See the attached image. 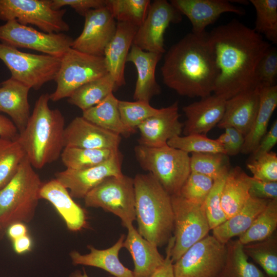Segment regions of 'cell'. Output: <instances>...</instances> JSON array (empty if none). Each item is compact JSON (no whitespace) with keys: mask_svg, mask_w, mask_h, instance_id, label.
<instances>
[{"mask_svg":"<svg viewBox=\"0 0 277 277\" xmlns=\"http://www.w3.org/2000/svg\"><path fill=\"white\" fill-rule=\"evenodd\" d=\"M123 155L119 151L108 160L81 170H66L57 172L55 179L68 189L72 197L84 199L107 177L123 174Z\"/></svg>","mask_w":277,"mask_h":277,"instance_id":"cell-16","label":"cell"},{"mask_svg":"<svg viewBox=\"0 0 277 277\" xmlns=\"http://www.w3.org/2000/svg\"><path fill=\"white\" fill-rule=\"evenodd\" d=\"M170 3L185 15L192 25V32L201 34L206 28L213 24L224 13L239 15L245 13V9L234 6L227 0H171Z\"/></svg>","mask_w":277,"mask_h":277,"instance_id":"cell-18","label":"cell"},{"mask_svg":"<svg viewBox=\"0 0 277 277\" xmlns=\"http://www.w3.org/2000/svg\"><path fill=\"white\" fill-rule=\"evenodd\" d=\"M30 89L11 77L0 84V112L10 117L18 133L24 130L31 115L28 102Z\"/></svg>","mask_w":277,"mask_h":277,"instance_id":"cell-26","label":"cell"},{"mask_svg":"<svg viewBox=\"0 0 277 277\" xmlns=\"http://www.w3.org/2000/svg\"><path fill=\"white\" fill-rule=\"evenodd\" d=\"M8 237L12 240L27 234L28 230L22 222H16L9 225L6 230Z\"/></svg>","mask_w":277,"mask_h":277,"instance_id":"cell-53","label":"cell"},{"mask_svg":"<svg viewBox=\"0 0 277 277\" xmlns=\"http://www.w3.org/2000/svg\"><path fill=\"white\" fill-rule=\"evenodd\" d=\"M256 12L254 30L273 44L277 43V1L250 0Z\"/></svg>","mask_w":277,"mask_h":277,"instance_id":"cell-40","label":"cell"},{"mask_svg":"<svg viewBox=\"0 0 277 277\" xmlns=\"http://www.w3.org/2000/svg\"><path fill=\"white\" fill-rule=\"evenodd\" d=\"M118 108L124 125L135 131L143 122L160 111V109L151 106L149 102L145 101L118 100Z\"/></svg>","mask_w":277,"mask_h":277,"instance_id":"cell-42","label":"cell"},{"mask_svg":"<svg viewBox=\"0 0 277 277\" xmlns=\"http://www.w3.org/2000/svg\"><path fill=\"white\" fill-rule=\"evenodd\" d=\"M226 176L214 181L212 188L203 204L211 230L227 220L221 206V193Z\"/></svg>","mask_w":277,"mask_h":277,"instance_id":"cell-44","label":"cell"},{"mask_svg":"<svg viewBox=\"0 0 277 277\" xmlns=\"http://www.w3.org/2000/svg\"><path fill=\"white\" fill-rule=\"evenodd\" d=\"M191 172L200 173L214 181L226 176L230 169L229 156L222 153H192Z\"/></svg>","mask_w":277,"mask_h":277,"instance_id":"cell-38","label":"cell"},{"mask_svg":"<svg viewBox=\"0 0 277 277\" xmlns=\"http://www.w3.org/2000/svg\"><path fill=\"white\" fill-rule=\"evenodd\" d=\"M118 103V100L111 93L99 104L83 111L82 116L107 131L129 137L136 131L128 128L122 122Z\"/></svg>","mask_w":277,"mask_h":277,"instance_id":"cell-31","label":"cell"},{"mask_svg":"<svg viewBox=\"0 0 277 277\" xmlns=\"http://www.w3.org/2000/svg\"><path fill=\"white\" fill-rule=\"evenodd\" d=\"M163 54L146 51L132 44L126 62L135 66L137 80L133 94L135 101L149 102L161 93V87L155 78V69Z\"/></svg>","mask_w":277,"mask_h":277,"instance_id":"cell-22","label":"cell"},{"mask_svg":"<svg viewBox=\"0 0 277 277\" xmlns=\"http://www.w3.org/2000/svg\"><path fill=\"white\" fill-rule=\"evenodd\" d=\"M26 157L17 137L10 139L0 136V189L11 180Z\"/></svg>","mask_w":277,"mask_h":277,"instance_id":"cell-35","label":"cell"},{"mask_svg":"<svg viewBox=\"0 0 277 277\" xmlns=\"http://www.w3.org/2000/svg\"><path fill=\"white\" fill-rule=\"evenodd\" d=\"M249 194L260 199L277 200V182L264 181L251 177Z\"/></svg>","mask_w":277,"mask_h":277,"instance_id":"cell-48","label":"cell"},{"mask_svg":"<svg viewBox=\"0 0 277 277\" xmlns=\"http://www.w3.org/2000/svg\"><path fill=\"white\" fill-rule=\"evenodd\" d=\"M247 168L254 179L267 181L277 182V155L270 151L254 159H248Z\"/></svg>","mask_w":277,"mask_h":277,"instance_id":"cell-46","label":"cell"},{"mask_svg":"<svg viewBox=\"0 0 277 277\" xmlns=\"http://www.w3.org/2000/svg\"><path fill=\"white\" fill-rule=\"evenodd\" d=\"M128 234L123 247L129 252L134 263V277H149L164 263L157 247L144 239L133 224L127 227Z\"/></svg>","mask_w":277,"mask_h":277,"instance_id":"cell-25","label":"cell"},{"mask_svg":"<svg viewBox=\"0 0 277 277\" xmlns=\"http://www.w3.org/2000/svg\"><path fill=\"white\" fill-rule=\"evenodd\" d=\"M174 242L173 236L168 242L166 254L163 264L149 277H174L173 262L171 258V251Z\"/></svg>","mask_w":277,"mask_h":277,"instance_id":"cell-50","label":"cell"},{"mask_svg":"<svg viewBox=\"0 0 277 277\" xmlns=\"http://www.w3.org/2000/svg\"><path fill=\"white\" fill-rule=\"evenodd\" d=\"M43 184L26 156L13 177L0 189V226L5 232L13 223L32 220Z\"/></svg>","mask_w":277,"mask_h":277,"instance_id":"cell-5","label":"cell"},{"mask_svg":"<svg viewBox=\"0 0 277 277\" xmlns=\"http://www.w3.org/2000/svg\"><path fill=\"white\" fill-rule=\"evenodd\" d=\"M248 257L263 269L267 277H277V236L275 233L260 241L243 245Z\"/></svg>","mask_w":277,"mask_h":277,"instance_id":"cell-37","label":"cell"},{"mask_svg":"<svg viewBox=\"0 0 277 277\" xmlns=\"http://www.w3.org/2000/svg\"><path fill=\"white\" fill-rule=\"evenodd\" d=\"M180 116L177 101L160 109L157 114L145 120L137 127L140 133L138 144L147 147H161L167 145L172 137L180 136L184 125L180 121Z\"/></svg>","mask_w":277,"mask_h":277,"instance_id":"cell-17","label":"cell"},{"mask_svg":"<svg viewBox=\"0 0 277 277\" xmlns=\"http://www.w3.org/2000/svg\"><path fill=\"white\" fill-rule=\"evenodd\" d=\"M117 88L108 73L80 87L68 97V102L83 111L101 103Z\"/></svg>","mask_w":277,"mask_h":277,"instance_id":"cell-32","label":"cell"},{"mask_svg":"<svg viewBox=\"0 0 277 277\" xmlns=\"http://www.w3.org/2000/svg\"><path fill=\"white\" fill-rule=\"evenodd\" d=\"M134 154L141 168L151 173L169 194H180L191 173L188 153L167 144L157 147L138 144Z\"/></svg>","mask_w":277,"mask_h":277,"instance_id":"cell-6","label":"cell"},{"mask_svg":"<svg viewBox=\"0 0 277 277\" xmlns=\"http://www.w3.org/2000/svg\"><path fill=\"white\" fill-rule=\"evenodd\" d=\"M277 142V121H274L270 130L266 132L261 139L259 145L250 153L249 159H254L259 156L271 151Z\"/></svg>","mask_w":277,"mask_h":277,"instance_id":"cell-49","label":"cell"},{"mask_svg":"<svg viewBox=\"0 0 277 277\" xmlns=\"http://www.w3.org/2000/svg\"><path fill=\"white\" fill-rule=\"evenodd\" d=\"M121 138V136L96 125L83 116H77L65 127L64 147L117 150Z\"/></svg>","mask_w":277,"mask_h":277,"instance_id":"cell-19","label":"cell"},{"mask_svg":"<svg viewBox=\"0 0 277 277\" xmlns=\"http://www.w3.org/2000/svg\"><path fill=\"white\" fill-rule=\"evenodd\" d=\"M270 200L251 197L235 214L212 229V235L226 244L234 236H239L251 226Z\"/></svg>","mask_w":277,"mask_h":277,"instance_id":"cell-29","label":"cell"},{"mask_svg":"<svg viewBox=\"0 0 277 277\" xmlns=\"http://www.w3.org/2000/svg\"><path fill=\"white\" fill-rule=\"evenodd\" d=\"M18 134V130L11 120L0 114V136L15 139Z\"/></svg>","mask_w":277,"mask_h":277,"instance_id":"cell-52","label":"cell"},{"mask_svg":"<svg viewBox=\"0 0 277 277\" xmlns=\"http://www.w3.org/2000/svg\"><path fill=\"white\" fill-rule=\"evenodd\" d=\"M50 94L36 100L24 130L17 138L34 168L41 169L61 157L64 148L65 118L58 109L49 106Z\"/></svg>","mask_w":277,"mask_h":277,"instance_id":"cell-3","label":"cell"},{"mask_svg":"<svg viewBox=\"0 0 277 277\" xmlns=\"http://www.w3.org/2000/svg\"><path fill=\"white\" fill-rule=\"evenodd\" d=\"M125 238V235L122 234L112 246L105 249H97L88 246L90 252L88 254H81L76 251H72L70 253L72 263L99 268L115 277H134L132 270L125 267L118 258Z\"/></svg>","mask_w":277,"mask_h":277,"instance_id":"cell-27","label":"cell"},{"mask_svg":"<svg viewBox=\"0 0 277 277\" xmlns=\"http://www.w3.org/2000/svg\"><path fill=\"white\" fill-rule=\"evenodd\" d=\"M277 76V50L271 46L260 61L255 73L256 88L271 87L275 84Z\"/></svg>","mask_w":277,"mask_h":277,"instance_id":"cell-45","label":"cell"},{"mask_svg":"<svg viewBox=\"0 0 277 277\" xmlns=\"http://www.w3.org/2000/svg\"><path fill=\"white\" fill-rule=\"evenodd\" d=\"M226 255V244L208 234L173 263L174 277H217Z\"/></svg>","mask_w":277,"mask_h":277,"instance_id":"cell-13","label":"cell"},{"mask_svg":"<svg viewBox=\"0 0 277 277\" xmlns=\"http://www.w3.org/2000/svg\"><path fill=\"white\" fill-rule=\"evenodd\" d=\"M276 227L277 200H270L238 240L243 245L263 240L273 234Z\"/></svg>","mask_w":277,"mask_h":277,"instance_id":"cell-36","label":"cell"},{"mask_svg":"<svg viewBox=\"0 0 277 277\" xmlns=\"http://www.w3.org/2000/svg\"><path fill=\"white\" fill-rule=\"evenodd\" d=\"M215 140L223 146L226 154V151L228 149L230 143V138L229 135L228 134V133L225 132Z\"/></svg>","mask_w":277,"mask_h":277,"instance_id":"cell-55","label":"cell"},{"mask_svg":"<svg viewBox=\"0 0 277 277\" xmlns=\"http://www.w3.org/2000/svg\"><path fill=\"white\" fill-rule=\"evenodd\" d=\"M181 13L166 0L151 2L147 15L138 28L133 44L143 50L163 54L164 34L171 23H180Z\"/></svg>","mask_w":277,"mask_h":277,"instance_id":"cell-14","label":"cell"},{"mask_svg":"<svg viewBox=\"0 0 277 277\" xmlns=\"http://www.w3.org/2000/svg\"><path fill=\"white\" fill-rule=\"evenodd\" d=\"M213 184L214 181L210 177L191 172L181 189L180 195L189 202L202 205Z\"/></svg>","mask_w":277,"mask_h":277,"instance_id":"cell-43","label":"cell"},{"mask_svg":"<svg viewBox=\"0 0 277 277\" xmlns=\"http://www.w3.org/2000/svg\"><path fill=\"white\" fill-rule=\"evenodd\" d=\"M133 181L137 230L144 239L162 247L173 231L171 195L150 173L137 174Z\"/></svg>","mask_w":277,"mask_h":277,"instance_id":"cell-4","label":"cell"},{"mask_svg":"<svg viewBox=\"0 0 277 277\" xmlns=\"http://www.w3.org/2000/svg\"><path fill=\"white\" fill-rule=\"evenodd\" d=\"M260 104V90L256 88L243 91L226 101L224 115L217 126L233 127L245 136L256 116Z\"/></svg>","mask_w":277,"mask_h":277,"instance_id":"cell-21","label":"cell"},{"mask_svg":"<svg viewBox=\"0 0 277 277\" xmlns=\"http://www.w3.org/2000/svg\"><path fill=\"white\" fill-rule=\"evenodd\" d=\"M208 37L219 70L214 94L227 100L256 88V68L271 45L236 19L214 28Z\"/></svg>","mask_w":277,"mask_h":277,"instance_id":"cell-1","label":"cell"},{"mask_svg":"<svg viewBox=\"0 0 277 277\" xmlns=\"http://www.w3.org/2000/svg\"><path fill=\"white\" fill-rule=\"evenodd\" d=\"M69 277H89L86 272L85 269H83V272L82 273L80 270H77L72 272L69 276ZM109 277H115L114 276H110Z\"/></svg>","mask_w":277,"mask_h":277,"instance_id":"cell-56","label":"cell"},{"mask_svg":"<svg viewBox=\"0 0 277 277\" xmlns=\"http://www.w3.org/2000/svg\"><path fill=\"white\" fill-rule=\"evenodd\" d=\"M51 6L54 10L68 6L83 16L89 11L106 6L105 0H51Z\"/></svg>","mask_w":277,"mask_h":277,"instance_id":"cell-47","label":"cell"},{"mask_svg":"<svg viewBox=\"0 0 277 277\" xmlns=\"http://www.w3.org/2000/svg\"><path fill=\"white\" fill-rule=\"evenodd\" d=\"M107 73L104 56L89 55L70 48L61 57L54 80L56 88L50 94V100L57 102L68 98L82 86Z\"/></svg>","mask_w":277,"mask_h":277,"instance_id":"cell-7","label":"cell"},{"mask_svg":"<svg viewBox=\"0 0 277 277\" xmlns=\"http://www.w3.org/2000/svg\"><path fill=\"white\" fill-rule=\"evenodd\" d=\"M174 242L171 251L173 263L211 230L203 205L189 202L180 194L171 195Z\"/></svg>","mask_w":277,"mask_h":277,"instance_id":"cell-10","label":"cell"},{"mask_svg":"<svg viewBox=\"0 0 277 277\" xmlns=\"http://www.w3.org/2000/svg\"><path fill=\"white\" fill-rule=\"evenodd\" d=\"M39 199L48 201L54 207L70 231H78L87 227L85 210L74 201L68 189L56 179L43 184Z\"/></svg>","mask_w":277,"mask_h":277,"instance_id":"cell-24","label":"cell"},{"mask_svg":"<svg viewBox=\"0 0 277 277\" xmlns=\"http://www.w3.org/2000/svg\"><path fill=\"white\" fill-rule=\"evenodd\" d=\"M167 144L188 154L190 152L226 154L223 146L216 140L209 138L206 135L194 134L184 136H176L169 140Z\"/></svg>","mask_w":277,"mask_h":277,"instance_id":"cell-41","label":"cell"},{"mask_svg":"<svg viewBox=\"0 0 277 277\" xmlns=\"http://www.w3.org/2000/svg\"><path fill=\"white\" fill-rule=\"evenodd\" d=\"M5 233V231L0 226V239L3 238Z\"/></svg>","mask_w":277,"mask_h":277,"instance_id":"cell-58","label":"cell"},{"mask_svg":"<svg viewBox=\"0 0 277 277\" xmlns=\"http://www.w3.org/2000/svg\"><path fill=\"white\" fill-rule=\"evenodd\" d=\"M119 151V149H94L66 147L62 151L61 158L67 169L81 170L102 164Z\"/></svg>","mask_w":277,"mask_h":277,"instance_id":"cell-34","label":"cell"},{"mask_svg":"<svg viewBox=\"0 0 277 277\" xmlns=\"http://www.w3.org/2000/svg\"><path fill=\"white\" fill-rule=\"evenodd\" d=\"M61 59L47 54L24 52L0 43V60L10 71L11 77L34 90H38L54 80Z\"/></svg>","mask_w":277,"mask_h":277,"instance_id":"cell-8","label":"cell"},{"mask_svg":"<svg viewBox=\"0 0 277 277\" xmlns=\"http://www.w3.org/2000/svg\"><path fill=\"white\" fill-rule=\"evenodd\" d=\"M138 28L130 23L118 22L115 33L105 50L104 57L108 73L118 88L126 84L125 64Z\"/></svg>","mask_w":277,"mask_h":277,"instance_id":"cell-23","label":"cell"},{"mask_svg":"<svg viewBox=\"0 0 277 277\" xmlns=\"http://www.w3.org/2000/svg\"><path fill=\"white\" fill-rule=\"evenodd\" d=\"M226 132L229 135L230 143L226 154L228 156H233L241 152L245 140V136L242 133L233 127L225 128Z\"/></svg>","mask_w":277,"mask_h":277,"instance_id":"cell-51","label":"cell"},{"mask_svg":"<svg viewBox=\"0 0 277 277\" xmlns=\"http://www.w3.org/2000/svg\"><path fill=\"white\" fill-rule=\"evenodd\" d=\"M251 179L240 166L229 170L221 193V206L227 219L238 213L250 197Z\"/></svg>","mask_w":277,"mask_h":277,"instance_id":"cell-28","label":"cell"},{"mask_svg":"<svg viewBox=\"0 0 277 277\" xmlns=\"http://www.w3.org/2000/svg\"><path fill=\"white\" fill-rule=\"evenodd\" d=\"M164 83L179 95L204 98L213 92L219 70L208 32L189 33L166 52Z\"/></svg>","mask_w":277,"mask_h":277,"instance_id":"cell-2","label":"cell"},{"mask_svg":"<svg viewBox=\"0 0 277 277\" xmlns=\"http://www.w3.org/2000/svg\"><path fill=\"white\" fill-rule=\"evenodd\" d=\"M260 104L253 124L245 140L241 153H251L267 132L268 125L277 106V85L259 88Z\"/></svg>","mask_w":277,"mask_h":277,"instance_id":"cell-30","label":"cell"},{"mask_svg":"<svg viewBox=\"0 0 277 277\" xmlns=\"http://www.w3.org/2000/svg\"><path fill=\"white\" fill-rule=\"evenodd\" d=\"M66 9L54 10L51 0H0V19L16 20L32 25L46 33H63L69 30L64 21Z\"/></svg>","mask_w":277,"mask_h":277,"instance_id":"cell-11","label":"cell"},{"mask_svg":"<svg viewBox=\"0 0 277 277\" xmlns=\"http://www.w3.org/2000/svg\"><path fill=\"white\" fill-rule=\"evenodd\" d=\"M84 199L86 207L102 208L119 217L126 228L136 220L134 181L127 175L107 177Z\"/></svg>","mask_w":277,"mask_h":277,"instance_id":"cell-9","label":"cell"},{"mask_svg":"<svg viewBox=\"0 0 277 277\" xmlns=\"http://www.w3.org/2000/svg\"><path fill=\"white\" fill-rule=\"evenodd\" d=\"M231 3H239V4H242V5H247V4H248L250 3L248 1H243V0H241V1H229Z\"/></svg>","mask_w":277,"mask_h":277,"instance_id":"cell-57","label":"cell"},{"mask_svg":"<svg viewBox=\"0 0 277 277\" xmlns=\"http://www.w3.org/2000/svg\"><path fill=\"white\" fill-rule=\"evenodd\" d=\"M80 35L73 41L71 48L89 55L104 56L105 50L116 29V20L105 6L89 11Z\"/></svg>","mask_w":277,"mask_h":277,"instance_id":"cell-15","label":"cell"},{"mask_svg":"<svg viewBox=\"0 0 277 277\" xmlns=\"http://www.w3.org/2000/svg\"><path fill=\"white\" fill-rule=\"evenodd\" d=\"M14 251L18 254L26 252L31 249L32 241L26 234L12 241Z\"/></svg>","mask_w":277,"mask_h":277,"instance_id":"cell-54","label":"cell"},{"mask_svg":"<svg viewBox=\"0 0 277 277\" xmlns=\"http://www.w3.org/2000/svg\"><path fill=\"white\" fill-rule=\"evenodd\" d=\"M0 41L17 49H31L61 58L71 48L73 39L63 33H46L11 20L0 25Z\"/></svg>","mask_w":277,"mask_h":277,"instance_id":"cell-12","label":"cell"},{"mask_svg":"<svg viewBox=\"0 0 277 277\" xmlns=\"http://www.w3.org/2000/svg\"><path fill=\"white\" fill-rule=\"evenodd\" d=\"M226 101L214 94L183 107L182 110L186 117L183 124L184 135H206L222 120Z\"/></svg>","mask_w":277,"mask_h":277,"instance_id":"cell-20","label":"cell"},{"mask_svg":"<svg viewBox=\"0 0 277 277\" xmlns=\"http://www.w3.org/2000/svg\"><path fill=\"white\" fill-rule=\"evenodd\" d=\"M243 244L238 239L226 244V255L217 277H266L265 273L248 261Z\"/></svg>","mask_w":277,"mask_h":277,"instance_id":"cell-33","label":"cell"},{"mask_svg":"<svg viewBox=\"0 0 277 277\" xmlns=\"http://www.w3.org/2000/svg\"><path fill=\"white\" fill-rule=\"evenodd\" d=\"M105 2L115 20L138 27L144 21L151 3L149 0H105Z\"/></svg>","mask_w":277,"mask_h":277,"instance_id":"cell-39","label":"cell"}]
</instances>
